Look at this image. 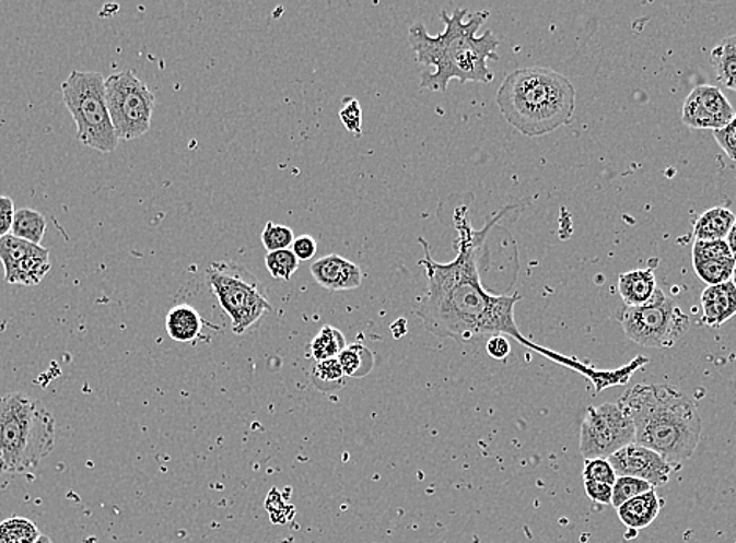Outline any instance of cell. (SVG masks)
Segmentation results:
<instances>
[{"instance_id": "obj_23", "label": "cell", "mask_w": 736, "mask_h": 543, "mask_svg": "<svg viewBox=\"0 0 736 543\" xmlns=\"http://www.w3.org/2000/svg\"><path fill=\"white\" fill-rule=\"evenodd\" d=\"M346 337L334 326H323L320 332L314 337L311 343V356L315 362L337 358L346 350Z\"/></svg>"}, {"instance_id": "obj_38", "label": "cell", "mask_w": 736, "mask_h": 543, "mask_svg": "<svg viewBox=\"0 0 736 543\" xmlns=\"http://www.w3.org/2000/svg\"><path fill=\"white\" fill-rule=\"evenodd\" d=\"M390 331L395 339H401L408 332V321L405 318H398L395 323H392Z\"/></svg>"}, {"instance_id": "obj_6", "label": "cell", "mask_w": 736, "mask_h": 543, "mask_svg": "<svg viewBox=\"0 0 736 543\" xmlns=\"http://www.w3.org/2000/svg\"><path fill=\"white\" fill-rule=\"evenodd\" d=\"M63 103L74 121L75 139L94 151L114 152L118 137L108 114L105 79L96 71H72L61 83Z\"/></svg>"}, {"instance_id": "obj_9", "label": "cell", "mask_w": 736, "mask_h": 543, "mask_svg": "<svg viewBox=\"0 0 736 543\" xmlns=\"http://www.w3.org/2000/svg\"><path fill=\"white\" fill-rule=\"evenodd\" d=\"M105 97L118 140H137L150 130L155 96L136 72L127 70L108 75Z\"/></svg>"}, {"instance_id": "obj_20", "label": "cell", "mask_w": 736, "mask_h": 543, "mask_svg": "<svg viewBox=\"0 0 736 543\" xmlns=\"http://www.w3.org/2000/svg\"><path fill=\"white\" fill-rule=\"evenodd\" d=\"M712 64L723 86L736 92V35L727 36L712 52Z\"/></svg>"}, {"instance_id": "obj_32", "label": "cell", "mask_w": 736, "mask_h": 543, "mask_svg": "<svg viewBox=\"0 0 736 543\" xmlns=\"http://www.w3.org/2000/svg\"><path fill=\"white\" fill-rule=\"evenodd\" d=\"M731 257L734 256L725 240H696L692 245V259H731Z\"/></svg>"}, {"instance_id": "obj_41", "label": "cell", "mask_w": 736, "mask_h": 543, "mask_svg": "<svg viewBox=\"0 0 736 543\" xmlns=\"http://www.w3.org/2000/svg\"><path fill=\"white\" fill-rule=\"evenodd\" d=\"M732 282H734V285L736 287V263H735L734 274H732Z\"/></svg>"}, {"instance_id": "obj_30", "label": "cell", "mask_w": 736, "mask_h": 543, "mask_svg": "<svg viewBox=\"0 0 736 543\" xmlns=\"http://www.w3.org/2000/svg\"><path fill=\"white\" fill-rule=\"evenodd\" d=\"M340 121L343 128L353 135H362V108L357 97L348 96L343 99L342 108L339 111Z\"/></svg>"}, {"instance_id": "obj_2", "label": "cell", "mask_w": 736, "mask_h": 543, "mask_svg": "<svg viewBox=\"0 0 736 543\" xmlns=\"http://www.w3.org/2000/svg\"><path fill=\"white\" fill-rule=\"evenodd\" d=\"M488 17L486 10L477 13H469L467 9H456L453 14L441 12L445 28L436 36L428 34L422 23L411 25L409 45L416 52L417 61L436 68L434 72H422V88L445 92L453 79L460 83L494 81V72L489 70L488 61L499 60L496 47L500 42L492 31L477 35Z\"/></svg>"}, {"instance_id": "obj_39", "label": "cell", "mask_w": 736, "mask_h": 543, "mask_svg": "<svg viewBox=\"0 0 736 543\" xmlns=\"http://www.w3.org/2000/svg\"><path fill=\"white\" fill-rule=\"evenodd\" d=\"M725 241H727L728 248H731L732 256H734L736 259V221L734 226H732L731 232H728Z\"/></svg>"}, {"instance_id": "obj_27", "label": "cell", "mask_w": 736, "mask_h": 543, "mask_svg": "<svg viewBox=\"0 0 736 543\" xmlns=\"http://www.w3.org/2000/svg\"><path fill=\"white\" fill-rule=\"evenodd\" d=\"M265 267L271 278L277 281H290L299 271L300 260L293 255L292 249H282V251L267 252Z\"/></svg>"}, {"instance_id": "obj_16", "label": "cell", "mask_w": 736, "mask_h": 543, "mask_svg": "<svg viewBox=\"0 0 736 543\" xmlns=\"http://www.w3.org/2000/svg\"><path fill=\"white\" fill-rule=\"evenodd\" d=\"M662 508L663 499H659L655 488H652L640 497L623 503L621 508H618V516L619 520L630 530H644L654 523Z\"/></svg>"}, {"instance_id": "obj_29", "label": "cell", "mask_w": 736, "mask_h": 543, "mask_svg": "<svg viewBox=\"0 0 736 543\" xmlns=\"http://www.w3.org/2000/svg\"><path fill=\"white\" fill-rule=\"evenodd\" d=\"M295 241V234L284 224H277L273 221H268L265 224L262 232V245L267 252L282 251V249H290V246Z\"/></svg>"}, {"instance_id": "obj_35", "label": "cell", "mask_w": 736, "mask_h": 543, "mask_svg": "<svg viewBox=\"0 0 736 543\" xmlns=\"http://www.w3.org/2000/svg\"><path fill=\"white\" fill-rule=\"evenodd\" d=\"M585 492L587 497L598 505H611L612 486L610 484L597 483V481H585Z\"/></svg>"}, {"instance_id": "obj_10", "label": "cell", "mask_w": 736, "mask_h": 543, "mask_svg": "<svg viewBox=\"0 0 736 543\" xmlns=\"http://www.w3.org/2000/svg\"><path fill=\"white\" fill-rule=\"evenodd\" d=\"M636 430L632 418L619 403H605L587 409L580 429V452L586 461L608 459L634 444Z\"/></svg>"}, {"instance_id": "obj_24", "label": "cell", "mask_w": 736, "mask_h": 543, "mask_svg": "<svg viewBox=\"0 0 736 543\" xmlns=\"http://www.w3.org/2000/svg\"><path fill=\"white\" fill-rule=\"evenodd\" d=\"M736 259H692L696 274L706 285H720L732 281Z\"/></svg>"}, {"instance_id": "obj_4", "label": "cell", "mask_w": 736, "mask_h": 543, "mask_svg": "<svg viewBox=\"0 0 736 543\" xmlns=\"http://www.w3.org/2000/svg\"><path fill=\"white\" fill-rule=\"evenodd\" d=\"M495 101L514 129L535 139L571 122L575 88L565 75L550 68H522L506 75Z\"/></svg>"}, {"instance_id": "obj_13", "label": "cell", "mask_w": 736, "mask_h": 543, "mask_svg": "<svg viewBox=\"0 0 736 543\" xmlns=\"http://www.w3.org/2000/svg\"><path fill=\"white\" fill-rule=\"evenodd\" d=\"M618 476H632L643 480L652 487H662L669 481L674 467L658 452L632 444L608 458Z\"/></svg>"}, {"instance_id": "obj_40", "label": "cell", "mask_w": 736, "mask_h": 543, "mask_svg": "<svg viewBox=\"0 0 736 543\" xmlns=\"http://www.w3.org/2000/svg\"><path fill=\"white\" fill-rule=\"evenodd\" d=\"M36 543H52V541H50L49 538H46V535H42V538H39V541Z\"/></svg>"}, {"instance_id": "obj_33", "label": "cell", "mask_w": 736, "mask_h": 543, "mask_svg": "<svg viewBox=\"0 0 736 543\" xmlns=\"http://www.w3.org/2000/svg\"><path fill=\"white\" fill-rule=\"evenodd\" d=\"M714 139L720 144L721 150L728 155L731 161L736 162V111L734 119L725 128L714 130Z\"/></svg>"}, {"instance_id": "obj_19", "label": "cell", "mask_w": 736, "mask_h": 543, "mask_svg": "<svg viewBox=\"0 0 736 543\" xmlns=\"http://www.w3.org/2000/svg\"><path fill=\"white\" fill-rule=\"evenodd\" d=\"M736 221L735 213L725 208L703 212L694 224V238L701 241L725 240Z\"/></svg>"}, {"instance_id": "obj_15", "label": "cell", "mask_w": 736, "mask_h": 543, "mask_svg": "<svg viewBox=\"0 0 736 543\" xmlns=\"http://www.w3.org/2000/svg\"><path fill=\"white\" fill-rule=\"evenodd\" d=\"M701 323L709 328H721L736 315V287L728 281L720 285H710L702 293Z\"/></svg>"}, {"instance_id": "obj_17", "label": "cell", "mask_w": 736, "mask_h": 543, "mask_svg": "<svg viewBox=\"0 0 736 543\" xmlns=\"http://www.w3.org/2000/svg\"><path fill=\"white\" fill-rule=\"evenodd\" d=\"M205 324L201 314L190 304H177L166 314V332L174 342H196L201 335Z\"/></svg>"}, {"instance_id": "obj_21", "label": "cell", "mask_w": 736, "mask_h": 543, "mask_svg": "<svg viewBox=\"0 0 736 543\" xmlns=\"http://www.w3.org/2000/svg\"><path fill=\"white\" fill-rule=\"evenodd\" d=\"M46 219L43 213L34 209H20L14 213L12 235L28 241V244L42 245L46 234Z\"/></svg>"}, {"instance_id": "obj_7", "label": "cell", "mask_w": 736, "mask_h": 543, "mask_svg": "<svg viewBox=\"0 0 736 543\" xmlns=\"http://www.w3.org/2000/svg\"><path fill=\"white\" fill-rule=\"evenodd\" d=\"M208 282L221 309L231 318L234 334H245L273 310L252 271L238 263H212L208 270Z\"/></svg>"}, {"instance_id": "obj_36", "label": "cell", "mask_w": 736, "mask_h": 543, "mask_svg": "<svg viewBox=\"0 0 736 543\" xmlns=\"http://www.w3.org/2000/svg\"><path fill=\"white\" fill-rule=\"evenodd\" d=\"M14 213L16 210H14L13 199L0 197V238L12 234Z\"/></svg>"}, {"instance_id": "obj_42", "label": "cell", "mask_w": 736, "mask_h": 543, "mask_svg": "<svg viewBox=\"0 0 736 543\" xmlns=\"http://www.w3.org/2000/svg\"><path fill=\"white\" fill-rule=\"evenodd\" d=\"M0 473H2V467H0Z\"/></svg>"}, {"instance_id": "obj_28", "label": "cell", "mask_w": 736, "mask_h": 543, "mask_svg": "<svg viewBox=\"0 0 736 543\" xmlns=\"http://www.w3.org/2000/svg\"><path fill=\"white\" fill-rule=\"evenodd\" d=\"M652 488L654 487L651 484L645 483L643 480H638V477L618 476L616 483L612 484L611 505L616 509L621 508L623 503L630 501L634 497H640V495L652 491Z\"/></svg>"}, {"instance_id": "obj_5", "label": "cell", "mask_w": 736, "mask_h": 543, "mask_svg": "<svg viewBox=\"0 0 736 543\" xmlns=\"http://www.w3.org/2000/svg\"><path fill=\"white\" fill-rule=\"evenodd\" d=\"M56 448V416L42 401L24 393L0 398L2 473L35 469Z\"/></svg>"}, {"instance_id": "obj_25", "label": "cell", "mask_w": 736, "mask_h": 543, "mask_svg": "<svg viewBox=\"0 0 736 543\" xmlns=\"http://www.w3.org/2000/svg\"><path fill=\"white\" fill-rule=\"evenodd\" d=\"M42 535L34 521L24 517L0 521V543H36Z\"/></svg>"}, {"instance_id": "obj_8", "label": "cell", "mask_w": 736, "mask_h": 543, "mask_svg": "<svg viewBox=\"0 0 736 543\" xmlns=\"http://www.w3.org/2000/svg\"><path fill=\"white\" fill-rule=\"evenodd\" d=\"M618 318L626 335L644 347H673L690 329L688 315L662 288L645 306L623 307Z\"/></svg>"}, {"instance_id": "obj_1", "label": "cell", "mask_w": 736, "mask_h": 543, "mask_svg": "<svg viewBox=\"0 0 736 543\" xmlns=\"http://www.w3.org/2000/svg\"><path fill=\"white\" fill-rule=\"evenodd\" d=\"M502 216L503 213H499L486 224L484 229L475 231L469 208L460 205L456 209L453 221L458 231V255L449 263L436 262L425 238H419V244L423 246V259L419 263L425 268L428 285L425 295L417 299L414 314L431 334L439 339L456 340L463 345H469L480 335L511 337L529 350L583 373L600 392L610 382V371L594 370L582 362L558 356L546 347L528 342L514 320V307L521 300V295H494L481 285L477 252L488 232Z\"/></svg>"}, {"instance_id": "obj_22", "label": "cell", "mask_w": 736, "mask_h": 543, "mask_svg": "<svg viewBox=\"0 0 736 543\" xmlns=\"http://www.w3.org/2000/svg\"><path fill=\"white\" fill-rule=\"evenodd\" d=\"M337 358H339L340 367H342L347 378H364L373 370V365H375V356H373L372 351L361 343L347 346Z\"/></svg>"}, {"instance_id": "obj_11", "label": "cell", "mask_w": 736, "mask_h": 543, "mask_svg": "<svg viewBox=\"0 0 736 543\" xmlns=\"http://www.w3.org/2000/svg\"><path fill=\"white\" fill-rule=\"evenodd\" d=\"M0 262L5 270V281L25 287L42 284L52 268L49 249L28 244L12 234L0 238Z\"/></svg>"}, {"instance_id": "obj_3", "label": "cell", "mask_w": 736, "mask_h": 543, "mask_svg": "<svg viewBox=\"0 0 736 543\" xmlns=\"http://www.w3.org/2000/svg\"><path fill=\"white\" fill-rule=\"evenodd\" d=\"M618 403L632 418L634 444L654 450L670 465H684L698 448L702 420L688 394L667 383H638Z\"/></svg>"}, {"instance_id": "obj_14", "label": "cell", "mask_w": 736, "mask_h": 543, "mask_svg": "<svg viewBox=\"0 0 736 543\" xmlns=\"http://www.w3.org/2000/svg\"><path fill=\"white\" fill-rule=\"evenodd\" d=\"M311 273L315 282L329 292H346L361 287V267L346 257L329 255L315 260L311 265Z\"/></svg>"}, {"instance_id": "obj_18", "label": "cell", "mask_w": 736, "mask_h": 543, "mask_svg": "<svg viewBox=\"0 0 736 543\" xmlns=\"http://www.w3.org/2000/svg\"><path fill=\"white\" fill-rule=\"evenodd\" d=\"M619 295L626 307H640L654 299L656 279L651 268L647 270H633L619 276Z\"/></svg>"}, {"instance_id": "obj_26", "label": "cell", "mask_w": 736, "mask_h": 543, "mask_svg": "<svg viewBox=\"0 0 736 543\" xmlns=\"http://www.w3.org/2000/svg\"><path fill=\"white\" fill-rule=\"evenodd\" d=\"M343 378H346V373L340 367L339 358L317 362L312 370V381L318 390L325 393L339 390L343 386Z\"/></svg>"}, {"instance_id": "obj_12", "label": "cell", "mask_w": 736, "mask_h": 543, "mask_svg": "<svg viewBox=\"0 0 736 543\" xmlns=\"http://www.w3.org/2000/svg\"><path fill=\"white\" fill-rule=\"evenodd\" d=\"M735 110L717 86L699 85L685 99L681 121L691 129L720 130L734 119Z\"/></svg>"}, {"instance_id": "obj_31", "label": "cell", "mask_w": 736, "mask_h": 543, "mask_svg": "<svg viewBox=\"0 0 736 543\" xmlns=\"http://www.w3.org/2000/svg\"><path fill=\"white\" fill-rule=\"evenodd\" d=\"M618 480L615 469L608 459H591L583 469V481H597V483L612 484Z\"/></svg>"}, {"instance_id": "obj_34", "label": "cell", "mask_w": 736, "mask_h": 543, "mask_svg": "<svg viewBox=\"0 0 736 543\" xmlns=\"http://www.w3.org/2000/svg\"><path fill=\"white\" fill-rule=\"evenodd\" d=\"M317 241L311 235L295 237V241L292 245L293 255L296 256V259L304 260V262L314 259L315 255H317Z\"/></svg>"}, {"instance_id": "obj_37", "label": "cell", "mask_w": 736, "mask_h": 543, "mask_svg": "<svg viewBox=\"0 0 736 543\" xmlns=\"http://www.w3.org/2000/svg\"><path fill=\"white\" fill-rule=\"evenodd\" d=\"M486 351L495 361H505L511 353V343L505 335H492L486 343Z\"/></svg>"}]
</instances>
